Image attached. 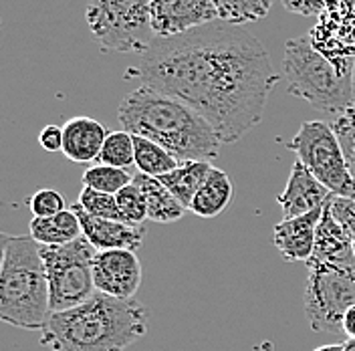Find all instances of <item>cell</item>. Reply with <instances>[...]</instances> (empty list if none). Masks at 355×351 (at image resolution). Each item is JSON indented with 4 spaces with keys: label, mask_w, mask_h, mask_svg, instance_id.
Returning <instances> with one entry per match:
<instances>
[{
    "label": "cell",
    "mask_w": 355,
    "mask_h": 351,
    "mask_svg": "<svg viewBox=\"0 0 355 351\" xmlns=\"http://www.w3.org/2000/svg\"><path fill=\"white\" fill-rule=\"evenodd\" d=\"M125 77L194 108L222 144L239 142L263 121L268 95L281 79L252 33L218 21L155 39Z\"/></svg>",
    "instance_id": "6da1fadb"
},
{
    "label": "cell",
    "mask_w": 355,
    "mask_h": 351,
    "mask_svg": "<svg viewBox=\"0 0 355 351\" xmlns=\"http://www.w3.org/2000/svg\"><path fill=\"white\" fill-rule=\"evenodd\" d=\"M150 329V309L95 291L85 303L51 313L41 345L53 351H125Z\"/></svg>",
    "instance_id": "7a4b0ae2"
},
{
    "label": "cell",
    "mask_w": 355,
    "mask_h": 351,
    "mask_svg": "<svg viewBox=\"0 0 355 351\" xmlns=\"http://www.w3.org/2000/svg\"><path fill=\"white\" fill-rule=\"evenodd\" d=\"M117 121L123 132L152 139L180 162H210L220 154L218 133L198 111L148 85H139L121 99Z\"/></svg>",
    "instance_id": "3957f363"
},
{
    "label": "cell",
    "mask_w": 355,
    "mask_h": 351,
    "mask_svg": "<svg viewBox=\"0 0 355 351\" xmlns=\"http://www.w3.org/2000/svg\"><path fill=\"white\" fill-rule=\"evenodd\" d=\"M49 315V279L41 244L33 237L4 234L0 263V319L19 329L43 331Z\"/></svg>",
    "instance_id": "277c9868"
},
{
    "label": "cell",
    "mask_w": 355,
    "mask_h": 351,
    "mask_svg": "<svg viewBox=\"0 0 355 351\" xmlns=\"http://www.w3.org/2000/svg\"><path fill=\"white\" fill-rule=\"evenodd\" d=\"M355 57L327 59L315 46L311 37L288 39L285 44L283 71L287 75L288 93L305 99L311 108L327 113H343L352 105V77Z\"/></svg>",
    "instance_id": "5b68a950"
},
{
    "label": "cell",
    "mask_w": 355,
    "mask_h": 351,
    "mask_svg": "<svg viewBox=\"0 0 355 351\" xmlns=\"http://www.w3.org/2000/svg\"><path fill=\"white\" fill-rule=\"evenodd\" d=\"M152 0H89L85 19L93 39L105 51L144 55L155 41Z\"/></svg>",
    "instance_id": "8992f818"
},
{
    "label": "cell",
    "mask_w": 355,
    "mask_h": 351,
    "mask_svg": "<svg viewBox=\"0 0 355 351\" xmlns=\"http://www.w3.org/2000/svg\"><path fill=\"white\" fill-rule=\"evenodd\" d=\"M41 257L49 279L51 313L77 307L93 297L97 248L85 237L59 246H41Z\"/></svg>",
    "instance_id": "52a82bcc"
},
{
    "label": "cell",
    "mask_w": 355,
    "mask_h": 351,
    "mask_svg": "<svg viewBox=\"0 0 355 351\" xmlns=\"http://www.w3.org/2000/svg\"><path fill=\"white\" fill-rule=\"evenodd\" d=\"M355 305V261L309 264L305 317L315 333L343 331V317Z\"/></svg>",
    "instance_id": "ba28073f"
},
{
    "label": "cell",
    "mask_w": 355,
    "mask_h": 351,
    "mask_svg": "<svg viewBox=\"0 0 355 351\" xmlns=\"http://www.w3.org/2000/svg\"><path fill=\"white\" fill-rule=\"evenodd\" d=\"M288 148L333 196H355V178L331 126L323 121H305L288 142Z\"/></svg>",
    "instance_id": "9c48e42d"
},
{
    "label": "cell",
    "mask_w": 355,
    "mask_h": 351,
    "mask_svg": "<svg viewBox=\"0 0 355 351\" xmlns=\"http://www.w3.org/2000/svg\"><path fill=\"white\" fill-rule=\"evenodd\" d=\"M144 271L137 255L125 248L97 250L93 263V281L99 293L115 299H133L141 286Z\"/></svg>",
    "instance_id": "30bf717a"
},
{
    "label": "cell",
    "mask_w": 355,
    "mask_h": 351,
    "mask_svg": "<svg viewBox=\"0 0 355 351\" xmlns=\"http://www.w3.org/2000/svg\"><path fill=\"white\" fill-rule=\"evenodd\" d=\"M150 19L155 39H170L218 21L212 0H152Z\"/></svg>",
    "instance_id": "8fae6325"
},
{
    "label": "cell",
    "mask_w": 355,
    "mask_h": 351,
    "mask_svg": "<svg viewBox=\"0 0 355 351\" xmlns=\"http://www.w3.org/2000/svg\"><path fill=\"white\" fill-rule=\"evenodd\" d=\"M327 204V202H325ZM325 206L315 208L309 214L297 219H283L272 226L270 241L288 263H307L315 250L317 226L321 222Z\"/></svg>",
    "instance_id": "7c38bea8"
},
{
    "label": "cell",
    "mask_w": 355,
    "mask_h": 351,
    "mask_svg": "<svg viewBox=\"0 0 355 351\" xmlns=\"http://www.w3.org/2000/svg\"><path fill=\"white\" fill-rule=\"evenodd\" d=\"M73 212L79 216L83 237L87 239L97 250H113V248H125V250H137L146 239L144 224H128L121 220H105L87 214L79 202H75Z\"/></svg>",
    "instance_id": "4fadbf2b"
},
{
    "label": "cell",
    "mask_w": 355,
    "mask_h": 351,
    "mask_svg": "<svg viewBox=\"0 0 355 351\" xmlns=\"http://www.w3.org/2000/svg\"><path fill=\"white\" fill-rule=\"evenodd\" d=\"M331 196V192L297 160L291 168L287 186L279 196V206L285 219H297L325 206Z\"/></svg>",
    "instance_id": "5bb4252c"
},
{
    "label": "cell",
    "mask_w": 355,
    "mask_h": 351,
    "mask_svg": "<svg viewBox=\"0 0 355 351\" xmlns=\"http://www.w3.org/2000/svg\"><path fill=\"white\" fill-rule=\"evenodd\" d=\"M331 200V198H329ZM329 200L325 204L321 222L317 226V239H315V250L307 261L309 264H341L355 261L354 239L343 230V226L335 220L329 208Z\"/></svg>",
    "instance_id": "9a60e30c"
},
{
    "label": "cell",
    "mask_w": 355,
    "mask_h": 351,
    "mask_svg": "<svg viewBox=\"0 0 355 351\" xmlns=\"http://www.w3.org/2000/svg\"><path fill=\"white\" fill-rule=\"evenodd\" d=\"M107 133L97 119L73 117L63 126V154L77 164L97 162Z\"/></svg>",
    "instance_id": "2e32d148"
},
{
    "label": "cell",
    "mask_w": 355,
    "mask_h": 351,
    "mask_svg": "<svg viewBox=\"0 0 355 351\" xmlns=\"http://www.w3.org/2000/svg\"><path fill=\"white\" fill-rule=\"evenodd\" d=\"M133 184L141 190L148 206V220L157 222V224H172L184 216L186 208L178 202L174 194L152 176L133 174Z\"/></svg>",
    "instance_id": "e0dca14e"
},
{
    "label": "cell",
    "mask_w": 355,
    "mask_h": 351,
    "mask_svg": "<svg viewBox=\"0 0 355 351\" xmlns=\"http://www.w3.org/2000/svg\"><path fill=\"white\" fill-rule=\"evenodd\" d=\"M232 194L234 188L228 174L212 166L206 182L200 186V190L192 200L190 210L200 219H216L230 206Z\"/></svg>",
    "instance_id": "ac0fdd59"
},
{
    "label": "cell",
    "mask_w": 355,
    "mask_h": 351,
    "mask_svg": "<svg viewBox=\"0 0 355 351\" xmlns=\"http://www.w3.org/2000/svg\"><path fill=\"white\" fill-rule=\"evenodd\" d=\"M212 170V164L210 162H204V160H186V162H180L176 170H172L170 174L157 178L172 194L176 198L178 202L190 210V204L196 196V192L200 190V186L206 182V178Z\"/></svg>",
    "instance_id": "d6986e66"
},
{
    "label": "cell",
    "mask_w": 355,
    "mask_h": 351,
    "mask_svg": "<svg viewBox=\"0 0 355 351\" xmlns=\"http://www.w3.org/2000/svg\"><path fill=\"white\" fill-rule=\"evenodd\" d=\"M28 237H33L41 246H59L81 239L83 228L73 208H67L51 219H31Z\"/></svg>",
    "instance_id": "ffe728a7"
},
{
    "label": "cell",
    "mask_w": 355,
    "mask_h": 351,
    "mask_svg": "<svg viewBox=\"0 0 355 351\" xmlns=\"http://www.w3.org/2000/svg\"><path fill=\"white\" fill-rule=\"evenodd\" d=\"M133 146H135V168L137 172L152 178H162L176 170L180 160L172 155L168 150H164L159 144H155L148 137L133 135Z\"/></svg>",
    "instance_id": "44dd1931"
},
{
    "label": "cell",
    "mask_w": 355,
    "mask_h": 351,
    "mask_svg": "<svg viewBox=\"0 0 355 351\" xmlns=\"http://www.w3.org/2000/svg\"><path fill=\"white\" fill-rule=\"evenodd\" d=\"M212 4L218 12V21L243 26L246 22L265 19L272 0H212Z\"/></svg>",
    "instance_id": "7402d4cb"
},
{
    "label": "cell",
    "mask_w": 355,
    "mask_h": 351,
    "mask_svg": "<svg viewBox=\"0 0 355 351\" xmlns=\"http://www.w3.org/2000/svg\"><path fill=\"white\" fill-rule=\"evenodd\" d=\"M97 164H105L113 168H121V170L135 166V146H133L132 133L123 132V130L107 133V139L101 148Z\"/></svg>",
    "instance_id": "603a6c76"
},
{
    "label": "cell",
    "mask_w": 355,
    "mask_h": 351,
    "mask_svg": "<svg viewBox=\"0 0 355 351\" xmlns=\"http://www.w3.org/2000/svg\"><path fill=\"white\" fill-rule=\"evenodd\" d=\"M133 182V176H130L128 170L121 168H113L105 164H95L85 170L83 174V184L87 188H93L97 192H105V194H119L123 188H128Z\"/></svg>",
    "instance_id": "cb8c5ba5"
},
{
    "label": "cell",
    "mask_w": 355,
    "mask_h": 351,
    "mask_svg": "<svg viewBox=\"0 0 355 351\" xmlns=\"http://www.w3.org/2000/svg\"><path fill=\"white\" fill-rule=\"evenodd\" d=\"M79 206L91 214V216H97V219L105 220H121V212H119V206H117V198L113 194H105V192H97L93 188L83 186V190L79 192Z\"/></svg>",
    "instance_id": "d4e9b609"
},
{
    "label": "cell",
    "mask_w": 355,
    "mask_h": 351,
    "mask_svg": "<svg viewBox=\"0 0 355 351\" xmlns=\"http://www.w3.org/2000/svg\"><path fill=\"white\" fill-rule=\"evenodd\" d=\"M115 198H117V206H119L123 222L137 224V226L144 224V220L148 219V206H146V198L141 194V190L133 182L119 194H115Z\"/></svg>",
    "instance_id": "484cf974"
},
{
    "label": "cell",
    "mask_w": 355,
    "mask_h": 351,
    "mask_svg": "<svg viewBox=\"0 0 355 351\" xmlns=\"http://www.w3.org/2000/svg\"><path fill=\"white\" fill-rule=\"evenodd\" d=\"M333 132L337 133L341 148L345 152L349 170L355 178V110H347L339 113L331 123Z\"/></svg>",
    "instance_id": "4316f807"
},
{
    "label": "cell",
    "mask_w": 355,
    "mask_h": 351,
    "mask_svg": "<svg viewBox=\"0 0 355 351\" xmlns=\"http://www.w3.org/2000/svg\"><path fill=\"white\" fill-rule=\"evenodd\" d=\"M28 208L33 212V219H51L67 210L65 196L57 190L44 188L28 198Z\"/></svg>",
    "instance_id": "83f0119b"
},
{
    "label": "cell",
    "mask_w": 355,
    "mask_h": 351,
    "mask_svg": "<svg viewBox=\"0 0 355 351\" xmlns=\"http://www.w3.org/2000/svg\"><path fill=\"white\" fill-rule=\"evenodd\" d=\"M329 208H331V214L335 216V220L343 226V230L352 239H355V196H331Z\"/></svg>",
    "instance_id": "f1b7e54d"
},
{
    "label": "cell",
    "mask_w": 355,
    "mask_h": 351,
    "mask_svg": "<svg viewBox=\"0 0 355 351\" xmlns=\"http://www.w3.org/2000/svg\"><path fill=\"white\" fill-rule=\"evenodd\" d=\"M327 4H329V0H283V6L287 8L288 12L303 15V17L323 15Z\"/></svg>",
    "instance_id": "f546056e"
},
{
    "label": "cell",
    "mask_w": 355,
    "mask_h": 351,
    "mask_svg": "<svg viewBox=\"0 0 355 351\" xmlns=\"http://www.w3.org/2000/svg\"><path fill=\"white\" fill-rule=\"evenodd\" d=\"M39 144L44 152H63V128L59 126H46L39 133Z\"/></svg>",
    "instance_id": "4dcf8cb0"
},
{
    "label": "cell",
    "mask_w": 355,
    "mask_h": 351,
    "mask_svg": "<svg viewBox=\"0 0 355 351\" xmlns=\"http://www.w3.org/2000/svg\"><path fill=\"white\" fill-rule=\"evenodd\" d=\"M343 333L347 335V339H355V305L343 317Z\"/></svg>",
    "instance_id": "1f68e13d"
},
{
    "label": "cell",
    "mask_w": 355,
    "mask_h": 351,
    "mask_svg": "<svg viewBox=\"0 0 355 351\" xmlns=\"http://www.w3.org/2000/svg\"><path fill=\"white\" fill-rule=\"evenodd\" d=\"M341 348H343V351H355V339H347V341H343V343H341Z\"/></svg>",
    "instance_id": "d6a6232c"
},
{
    "label": "cell",
    "mask_w": 355,
    "mask_h": 351,
    "mask_svg": "<svg viewBox=\"0 0 355 351\" xmlns=\"http://www.w3.org/2000/svg\"><path fill=\"white\" fill-rule=\"evenodd\" d=\"M315 351H343V348L339 343V345H323V348H317Z\"/></svg>",
    "instance_id": "836d02e7"
},
{
    "label": "cell",
    "mask_w": 355,
    "mask_h": 351,
    "mask_svg": "<svg viewBox=\"0 0 355 351\" xmlns=\"http://www.w3.org/2000/svg\"><path fill=\"white\" fill-rule=\"evenodd\" d=\"M352 105L355 110V65H354V77H352Z\"/></svg>",
    "instance_id": "e575fe53"
},
{
    "label": "cell",
    "mask_w": 355,
    "mask_h": 351,
    "mask_svg": "<svg viewBox=\"0 0 355 351\" xmlns=\"http://www.w3.org/2000/svg\"><path fill=\"white\" fill-rule=\"evenodd\" d=\"M352 248H354V255H355V239H354V244H352Z\"/></svg>",
    "instance_id": "d590c367"
}]
</instances>
